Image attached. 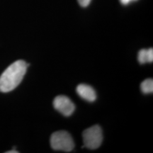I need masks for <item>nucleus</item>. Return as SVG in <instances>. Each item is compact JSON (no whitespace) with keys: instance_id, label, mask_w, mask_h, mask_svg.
Instances as JSON below:
<instances>
[{"instance_id":"obj_1","label":"nucleus","mask_w":153,"mask_h":153,"mask_svg":"<svg viewBox=\"0 0 153 153\" xmlns=\"http://www.w3.org/2000/svg\"><path fill=\"white\" fill-rule=\"evenodd\" d=\"M29 65L19 60L9 65L0 76V91L3 93L14 90L22 81Z\"/></svg>"},{"instance_id":"obj_2","label":"nucleus","mask_w":153,"mask_h":153,"mask_svg":"<svg viewBox=\"0 0 153 153\" xmlns=\"http://www.w3.org/2000/svg\"><path fill=\"white\" fill-rule=\"evenodd\" d=\"M51 145L55 150L71 152L74 148V143L70 133L60 131L52 134L51 137Z\"/></svg>"},{"instance_id":"obj_3","label":"nucleus","mask_w":153,"mask_h":153,"mask_svg":"<svg viewBox=\"0 0 153 153\" xmlns=\"http://www.w3.org/2000/svg\"><path fill=\"white\" fill-rule=\"evenodd\" d=\"M82 137L85 147L90 150H95L99 148L102 143V130L99 126H93L83 132Z\"/></svg>"},{"instance_id":"obj_4","label":"nucleus","mask_w":153,"mask_h":153,"mask_svg":"<svg viewBox=\"0 0 153 153\" xmlns=\"http://www.w3.org/2000/svg\"><path fill=\"white\" fill-rule=\"evenodd\" d=\"M53 106L63 116H70L75 110L73 102L65 96H58L53 101Z\"/></svg>"},{"instance_id":"obj_5","label":"nucleus","mask_w":153,"mask_h":153,"mask_svg":"<svg viewBox=\"0 0 153 153\" xmlns=\"http://www.w3.org/2000/svg\"><path fill=\"white\" fill-rule=\"evenodd\" d=\"M76 92L82 99L90 102L94 101L97 99V94L94 89L89 85L84 84L78 85L76 87Z\"/></svg>"},{"instance_id":"obj_6","label":"nucleus","mask_w":153,"mask_h":153,"mask_svg":"<svg viewBox=\"0 0 153 153\" xmlns=\"http://www.w3.org/2000/svg\"><path fill=\"white\" fill-rule=\"evenodd\" d=\"M138 62L140 64H145L148 62H152L153 61V49H142L139 51L137 55Z\"/></svg>"},{"instance_id":"obj_7","label":"nucleus","mask_w":153,"mask_h":153,"mask_svg":"<svg viewBox=\"0 0 153 153\" xmlns=\"http://www.w3.org/2000/svg\"><path fill=\"white\" fill-rule=\"evenodd\" d=\"M141 91L144 94H150L153 92V80L148 79L143 81L140 85Z\"/></svg>"},{"instance_id":"obj_8","label":"nucleus","mask_w":153,"mask_h":153,"mask_svg":"<svg viewBox=\"0 0 153 153\" xmlns=\"http://www.w3.org/2000/svg\"><path fill=\"white\" fill-rule=\"evenodd\" d=\"M79 5L82 7H87L91 3V0H77Z\"/></svg>"},{"instance_id":"obj_9","label":"nucleus","mask_w":153,"mask_h":153,"mask_svg":"<svg viewBox=\"0 0 153 153\" xmlns=\"http://www.w3.org/2000/svg\"><path fill=\"white\" fill-rule=\"evenodd\" d=\"M133 1H137V0H120V1L121 2L122 4H124V5L128 4H130Z\"/></svg>"},{"instance_id":"obj_10","label":"nucleus","mask_w":153,"mask_h":153,"mask_svg":"<svg viewBox=\"0 0 153 153\" xmlns=\"http://www.w3.org/2000/svg\"><path fill=\"white\" fill-rule=\"evenodd\" d=\"M7 153H17V152H19L18 151H15V150H13L12 151H8V152H7Z\"/></svg>"}]
</instances>
